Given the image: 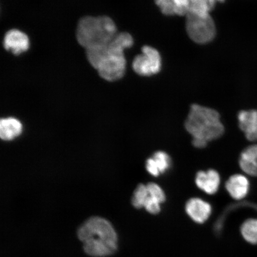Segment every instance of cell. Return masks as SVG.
<instances>
[{"label":"cell","instance_id":"1","mask_svg":"<svg viewBox=\"0 0 257 257\" xmlns=\"http://www.w3.org/2000/svg\"><path fill=\"white\" fill-rule=\"evenodd\" d=\"M86 253L93 257H105L116 251L117 235L111 224L105 218L92 217L83 223L78 230Z\"/></svg>","mask_w":257,"mask_h":257},{"label":"cell","instance_id":"2","mask_svg":"<svg viewBox=\"0 0 257 257\" xmlns=\"http://www.w3.org/2000/svg\"><path fill=\"white\" fill-rule=\"evenodd\" d=\"M185 127L192 137V144L202 149L210 141L222 136L224 126L220 114L214 109L193 104L185 121Z\"/></svg>","mask_w":257,"mask_h":257},{"label":"cell","instance_id":"3","mask_svg":"<svg viewBox=\"0 0 257 257\" xmlns=\"http://www.w3.org/2000/svg\"><path fill=\"white\" fill-rule=\"evenodd\" d=\"M117 27L108 16H85L80 19L76 28V39L86 49L107 46L116 35Z\"/></svg>","mask_w":257,"mask_h":257},{"label":"cell","instance_id":"4","mask_svg":"<svg viewBox=\"0 0 257 257\" xmlns=\"http://www.w3.org/2000/svg\"><path fill=\"white\" fill-rule=\"evenodd\" d=\"M186 16V31L193 41L197 43L205 44L214 39L216 34V28L210 14L189 12Z\"/></svg>","mask_w":257,"mask_h":257},{"label":"cell","instance_id":"5","mask_svg":"<svg viewBox=\"0 0 257 257\" xmlns=\"http://www.w3.org/2000/svg\"><path fill=\"white\" fill-rule=\"evenodd\" d=\"M126 60L123 52L112 50L108 47L103 59L96 70L101 78L107 81H116L124 76Z\"/></svg>","mask_w":257,"mask_h":257},{"label":"cell","instance_id":"6","mask_svg":"<svg viewBox=\"0 0 257 257\" xmlns=\"http://www.w3.org/2000/svg\"><path fill=\"white\" fill-rule=\"evenodd\" d=\"M143 53L135 57L133 67L140 75L149 76L159 72L162 67V58L155 48L144 46Z\"/></svg>","mask_w":257,"mask_h":257},{"label":"cell","instance_id":"7","mask_svg":"<svg viewBox=\"0 0 257 257\" xmlns=\"http://www.w3.org/2000/svg\"><path fill=\"white\" fill-rule=\"evenodd\" d=\"M3 45L6 50L18 56L28 50L30 42L27 34L14 29L6 34Z\"/></svg>","mask_w":257,"mask_h":257},{"label":"cell","instance_id":"8","mask_svg":"<svg viewBox=\"0 0 257 257\" xmlns=\"http://www.w3.org/2000/svg\"><path fill=\"white\" fill-rule=\"evenodd\" d=\"M185 209L188 216L197 223H203L207 221L212 210L210 204L197 198H191L186 202Z\"/></svg>","mask_w":257,"mask_h":257},{"label":"cell","instance_id":"9","mask_svg":"<svg viewBox=\"0 0 257 257\" xmlns=\"http://www.w3.org/2000/svg\"><path fill=\"white\" fill-rule=\"evenodd\" d=\"M196 185L207 194L213 195L219 188L220 175L214 170L199 172L195 178Z\"/></svg>","mask_w":257,"mask_h":257},{"label":"cell","instance_id":"10","mask_svg":"<svg viewBox=\"0 0 257 257\" xmlns=\"http://www.w3.org/2000/svg\"><path fill=\"white\" fill-rule=\"evenodd\" d=\"M239 126L250 141H257V110H243L238 114Z\"/></svg>","mask_w":257,"mask_h":257},{"label":"cell","instance_id":"11","mask_svg":"<svg viewBox=\"0 0 257 257\" xmlns=\"http://www.w3.org/2000/svg\"><path fill=\"white\" fill-rule=\"evenodd\" d=\"M226 188L233 198L237 200H242L248 194L249 182L245 176L234 175L227 180Z\"/></svg>","mask_w":257,"mask_h":257},{"label":"cell","instance_id":"12","mask_svg":"<svg viewBox=\"0 0 257 257\" xmlns=\"http://www.w3.org/2000/svg\"><path fill=\"white\" fill-rule=\"evenodd\" d=\"M239 165L246 174L257 177V145L243 151L240 156Z\"/></svg>","mask_w":257,"mask_h":257},{"label":"cell","instance_id":"13","mask_svg":"<svg viewBox=\"0 0 257 257\" xmlns=\"http://www.w3.org/2000/svg\"><path fill=\"white\" fill-rule=\"evenodd\" d=\"M22 125L16 118H2L0 121V136L5 141L14 140L22 133Z\"/></svg>","mask_w":257,"mask_h":257},{"label":"cell","instance_id":"14","mask_svg":"<svg viewBox=\"0 0 257 257\" xmlns=\"http://www.w3.org/2000/svg\"><path fill=\"white\" fill-rule=\"evenodd\" d=\"M241 233L247 242L257 244V219H249L241 227Z\"/></svg>","mask_w":257,"mask_h":257},{"label":"cell","instance_id":"15","mask_svg":"<svg viewBox=\"0 0 257 257\" xmlns=\"http://www.w3.org/2000/svg\"><path fill=\"white\" fill-rule=\"evenodd\" d=\"M155 2L163 14L181 15L179 0H155Z\"/></svg>","mask_w":257,"mask_h":257},{"label":"cell","instance_id":"16","mask_svg":"<svg viewBox=\"0 0 257 257\" xmlns=\"http://www.w3.org/2000/svg\"><path fill=\"white\" fill-rule=\"evenodd\" d=\"M216 3L213 0H191V8L189 12L199 14H209L213 9Z\"/></svg>","mask_w":257,"mask_h":257},{"label":"cell","instance_id":"17","mask_svg":"<svg viewBox=\"0 0 257 257\" xmlns=\"http://www.w3.org/2000/svg\"><path fill=\"white\" fill-rule=\"evenodd\" d=\"M149 197L147 185L140 184L137 186L134 193L132 203L137 208H144L145 202Z\"/></svg>","mask_w":257,"mask_h":257},{"label":"cell","instance_id":"18","mask_svg":"<svg viewBox=\"0 0 257 257\" xmlns=\"http://www.w3.org/2000/svg\"><path fill=\"white\" fill-rule=\"evenodd\" d=\"M160 173H163L168 170L171 165V160L168 154L163 152H157L152 157Z\"/></svg>","mask_w":257,"mask_h":257},{"label":"cell","instance_id":"19","mask_svg":"<svg viewBox=\"0 0 257 257\" xmlns=\"http://www.w3.org/2000/svg\"><path fill=\"white\" fill-rule=\"evenodd\" d=\"M147 187L150 196L156 199L162 204L165 201L166 195L165 192L159 185L155 184V183H149L147 185Z\"/></svg>","mask_w":257,"mask_h":257},{"label":"cell","instance_id":"20","mask_svg":"<svg viewBox=\"0 0 257 257\" xmlns=\"http://www.w3.org/2000/svg\"><path fill=\"white\" fill-rule=\"evenodd\" d=\"M146 169L148 172L153 176H159L161 174L152 157H151V158L148 159L147 161Z\"/></svg>","mask_w":257,"mask_h":257},{"label":"cell","instance_id":"21","mask_svg":"<svg viewBox=\"0 0 257 257\" xmlns=\"http://www.w3.org/2000/svg\"><path fill=\"white\" fill-rule=\"evenodd\" d=\"M213 1L215 3H216L217 2H223L224 1V0H213Z\"/></svg>","mask_w":257,"mask_h":257}]
</instances>
